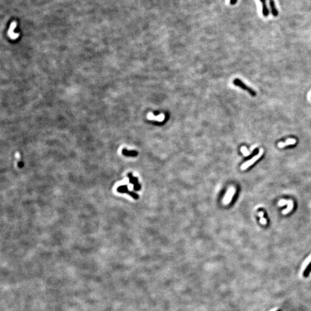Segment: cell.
I'll return each mask as SVG.
<instances>
[{"instance_id": "cell-8", "label": "cell", "mask_w": 311, "mask_h": 311, "mask_svg": "<svg viewBox=\"0 0 311 311\" xmlns=\"http://www.w3.org/2000/svg\"><path fill=\"white\" fill-rule=\"evenodd\" d=\"M262 5V13L264 17H267L269 15L268 9L266 4V0H260Z\"/></svg>"}, {"instance_id": "cell-10", "label": "cell", "mask_w": 311, "mask_h": 311, "mask_svg": "<svg viewBox=\"0 0 311 311\" xmlns=\"http://www.w3.org/2000/svg\"><path fill=\"white\" fill-rule=\"evenodd\" d=\"M287 204H288V207L286 209H285L283 211H282V213L284 214H286L287 213H288L289 212H290L293 207V203L292 201L290 200H289V201H287Z\"/></svg>"}, {"instance_id": "cell-15", "label": "cell", "mask_w": 311, "mask_h": 311, "mask_svg": "<svg viewBox=\"0 0 311 311\" xmlns=\"http://www.w3.org/2000/svg\"><path fill=\"white\" fill-rule=\"evenodd\" d=\"M237 1V0H230V4L231 5H235Z\"/></svg>"}, {"instance_id": "cell-3", "label": "cell", "mask_w": 311, "mask_h": 311, "mask_svg": "<svg viewBox=\"0 0 311 311\" xmlns=\"http://www.w3.org/2000/svg\"><path fill=\"white\" fill-rule=\"evenodd\" d=\"M233 84L236 85V86H238L239 87H240L241 88L248 91L249 93H250V94L252 95V96H255L256 95V92L254 91V90H253L252 88H251L250 87H249L248 86H247L245 84H244L239 79H235L233 80Z\"/></svg>"}, {"instance_id": "cell-13", "label": "cell", "mask_w": 311, "mask_h": 311, "mask_svg": "<svg viewBox=\"0 0 311 311\" xmlns=\"http://www.w3.org/2000/svg\"><path fill=\"white\" fill-rule=\"evenodd\" d=\"M241 152L243 153V154L245 156H249V155L250 154V152H249V151L247 150V149L245 147H244V146H243V147L241 148Z\"/></svg>"}, {"instance_id": "cell-2", "label": "cell", "mask_w": 311, "mask_h": 311, "mask_svg": "<svg viewBox=\"0 0 311 311\" xmlns=\"http://www.w3.org/2000/svg\"><path fill=\"white\" fill-rule=\"evenodd\" d=\"M117 191L120 193H126L130 196H131L132 198H133L135 199H138L139 198V196L134 192L129 191L128 190V187L127 185H123L118 187L117 189Z\"/></svg>"}, {"instance_id": "cell-6", "label": "cell", "mask_w": 311, "mask_h": 311, "mask_svg": "<svg viewBox=\"0 0 311 311\" xmlns=\"http://www.w3.org/2000/svg\"><path fill=\"white\" fill-rule=\"evenodd\" d=\"M122 154L127 157H136L138 155V153L135 150H128V149L124 148L122 150Z\"/></svg>"}, {"instance_id": "cell-4", "label": "cell", "mask_w": 311, "mask_h": 311, "mask_svg": "<svg viewBox=\"0 0 311 311\" xmlns=\"http://www.w3.org/2000/svg\"><path fill=\"white\" fill-rule=\"evenodd\" d=\"M128 177L129 178L130 183L134 185V190L135 191H139L141 189V185L138 183L137 177H134L131 173L128 174Z\"/></svg>"}, {"instance_id": "cell-1", "label": "cell", "mask_w": 311, "mask_h": 311, "mask_svg": "<svg viewBox=\"0 0 311 311\" xmlns=\"http://www.w3.org/2000/svg\"><path fill=\"white\" fill-rule=\"evenodd\" d=\"M263 149H260V150H259V152L255 156H254V157H253L251 160L247 161V162H245V163H244L241 167V168L242 170H244V169H246L248 167H250L251 165H253L255 162H256L261 156L263 154Z\"/></svg>"}, {"instance_id": "cell-16", "label": "cell", "mask_w": 311, "mask_h": 311, "mask_svg": "<svg viewBox=\"0 0 311 311\" xmlns=\"http://www.w3.org/2000/svg\"><path fill=\"white\" fill-rule=\"evenodd\" d=\"M18 166H19V167L20 168H22V167H23L24 166V163H23V162H21H21L19 163V164H18Z\"/></svg>"}, {"instance_id": "cell-11", "label": "cell", "mask_w": 311, "mask_h": 311, "mask_svg": "<svg viewBox=\"0 0 311 311\" xmlns=\"http://www.w3.org/2000/svg\"><path fill=\"white\" fill-rule=\"evenodd\" d=\"M310 272H311V262L307 266V267L305 269L303 272V275L304 277H308L309 275Z\"/></svg>"}, {"instance_id": "cell-12", "label": "cell", "mask_w": 311, "mask_h": 311, "mask_svg": "<svg viewBox=\"0 0 311 311\" xmlns=\"http://www.w3.org/2000/svg\"><path fill=\"white\" fill-rule=\"evenodd\" d=\"M258 215L260 217V223L263 224V225H266V220L264 219V218L263 217V215H264V213L263 211H260L258 213Z\"/></svg>"}, {"instance_id": "cell-9", "label": "cell", "mask_w": 311, "mask_h": 311, "mask_svg": "<svg viewBox=\"0 0 311 311\" xmlns=\"http://www.w3.org/2000/svg\"><path fill=\"white\" fill-rule=\"evenodd\" d=\"M296 142V140L295 139L290 138V139H288L285 142H279L278 145V146L279 148H284V147H285L286 146H288V145H293Z\"/></svg>"}, {"instance_id": "cell-17", "label": "cell", "mask_w": 311, "mask_h": 311, "mask_svg": "<svg viewBox=\"0 0 311 311\" xmlns=\"http://www.w3.org/2000/svg\"><path fill=\"white\" fill-rule=\"evenodd\" d=\"M276 311H281V310H276Z\"/></svg>"}, {"instance_id": "cell-7", "label": "cell", "mask_w": 311, "mask_h": 311, "mask_svg": "<svg viewBox=\"0 0 311 311\" xmlns=\"http://www.w3.org/2000/svg\"><path fill=\"white\" fill-rule=\"evenodd\" d=\"M269 3H270V6L271 12L272 15L276 17L278 15V12L275 7V5L274 3V0H269Z\"/></svg>"}, {"instance_id": "cell-14", "label": "cell", "mask_w": 311, "mask_h": 311, "mask_svg": "<svg viewBox=\"0 0 311 311\" xmlns=\"http://www.w3.org/2000/svg\"><path fill=\"white\" fill-rule=\"evenodd\" d=\"M16 23H15V22H13V23H12V24H11V28H10V29H11V30H13V29H15V28L16 27ZM11 32H12V33L11 34H9V35H10V36H11V37L12 38H15V37H14V35H13V31H10V33H11Z\"/></svg>"}, {"instance_id": "cell-5", "label": "cell", "mask_w": 311, "mask_h": 311, "mask_svg": "<svg viewBox=\"0 0 311 311\" xmlns=\"http://www.w3.org/2000/svg\"><path fill=\"white\" fill-rule=\"evenodd\" d=\"M235 189L232 187L231 189H229L227 192V193L226 194L224 198V203L225 204V205H227L228 203H229L233 198V196L235 194Z\"/></svg>"}]
</instances>
